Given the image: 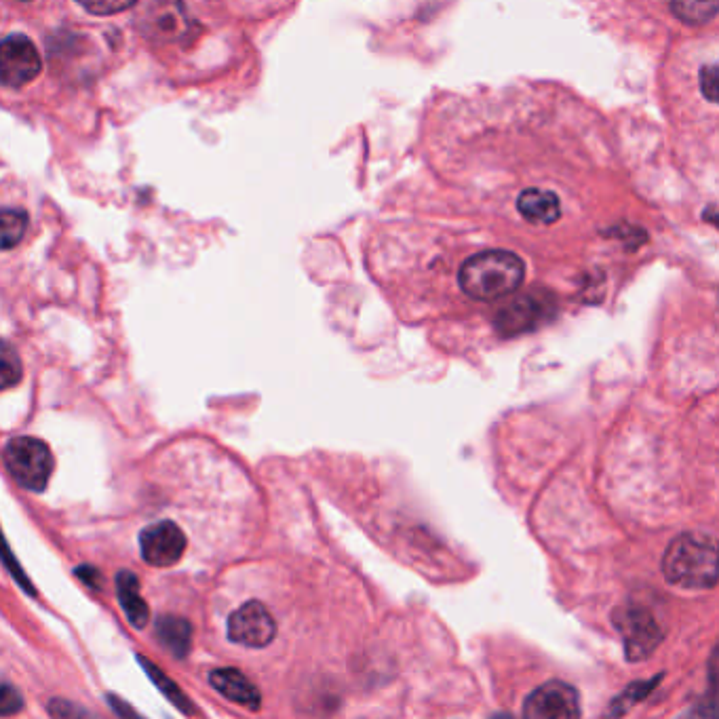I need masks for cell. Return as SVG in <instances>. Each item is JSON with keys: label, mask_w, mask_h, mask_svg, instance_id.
I'll return each mask as SVG.
<instances>
[{"label": "cell", "mask_w": 719, "mask_h": 719, "mask_svg": "<svg viewBox=\"0 0 719 719\" xmlns=\"http://www.w3.org/2000/svg\"><path fill=\"white\" fill-rule=\"evenodd\" d=\"M616 627L625 633L629 660L648 658L660 644V639H663V633H660L654 618L641 608L620 612V618H616Z\"/></svg>", "instance_id": "cell-9"}, {"label": "cell", "mask_w": 719, "mask_h": 719, "mask_svg": "<svg viewBox=\"0 0 719 719\" xmlns=\"http://www.w3.org/2000/svg\"><path fill=\"white\" fill-rule=\"evenodd\" d=\"M135 9V28L148 41L159 45L186 43L192 36V19L184 0H138Z\"/></svg>", "instance_id": "cell-3"}, {"label": "cell", "mask_w": 719, "mask_h": 719, "mask_svg": "<svg viewBox=\"0 0 719 719\" xmlns=\"http://www.w3.org/2000/svg\"><path fill=\"white\" fill-rule=\"evenodd\" d=\"M211 686L216 688L228 701L247 707L251 711H258L262 696L258 688L249 682V679L237 669H216L209 675Z\"/></svg>", "instance_id": "cell-12"}, {"label": "cell", "mask_w": 719, "mask_h": 719, "mask_svg": "<svg viewBox=\"0 0 719 719\" xmlns=\"http://www.w3.org/2000/svg\"><path fill=\"white\" fill-rule=\"evenodd\" d=\"M275 635V618L260 601H247L228 620V637L245 648H266Z\"/></svg>", "instance_id": "cell-7"}, {"label": "cell", "mask_w": 719, "mask_h": 719, "mask_svg": "<svg viewBox=\"0 0 719 719\" xmlns=\"http://www.w3.org/2000/svg\"><path fill=\"white\" fill-rule=\"evenodd\" d=\"M665 578L677 587L711 589L717 582V544L707 534L677 536L663 557Z\"/></svg>", "instance_id": "cell-2"}, {"label": "cell", "mask_w": 719, "mask_h": 719, "mask_svg": "<svg viewBox=\"0 0 719 719\" xmlns=\"http://www.w3.org/2000/svg\"><path fill=\"white\" fill-rule=\"evenodd\" d=\"M76 3L93 15H114L131 9L138 0H76Z\"/></svg>", "instance_id": "cell-19"}, {"label": "cell", "mask_w": 719, "mask_h": 719, "mask_svg": "<svg viewBox=\"0 0 719 719\" xmlns=\"http://www.w3.org/2000/svg\"><path fill=\"white\" fill-rule=\"evenodd\" d=\"M523 715L534 717V719H574L580 717V701L578 692L563 682H549L534 690L526 707H523Z\"/></svg>", "instance_id": "cell-8"}, {"label": "cell", "mask_w": 719, "mask_h": 719, "mask_svg": "<svg viewBox=\"0 0 719 719\" xmlns=\"http://www.w3.org/2000/svg\"><path fill=\"white\" fill-rule=\"evenodd\" d=\"M11 477L26 490L41 492L53 473L49 445L36 437H15L3 452Z\"/></svg>", "instance_id": "cell-4"}, {"label": "cell", "mask_w": 719, "mask_h": 719, "mask_svg": "<svg viewBox=\"0 0 719 719\" xmlns=\"http://www.w3.org/2000/svg\"><path fill=\"white\" fill-rule=\"evenodd\" d=\"M24 707V698L11 684H0V715H15Z\"/></svg>", "instance_id": "cell-20"}, {"label": "cell", "mask_w": 719, "mask_h": 719, "mask_svg": "<svg viewBox=\"0 0 719 719\" xmlns=\"http://www.w3.org/2000/svg\"><path fill=\"white\" fill-rule=\"evenodd\" d=\"M719 0H669L673 15L688 26H703L717 15Z\"/></svg>", "instance_id": "cell-15"}, {"label": "cell", "mask_w": 719, "mask_h": 719, "mask_svg": "<svg viewBox=\"0 0 719 719\" xmlns=\"http://www.w3.org/2000/svg\"><path fill=\"white\" fill-rule=\"evenodd\" d=\"M161 644L178 658H184L192 646V627L180 616H163L157 623Z\"/></svg>", "instance_id": "cell-14"}, {"label": "cell", "mask_w": 719, "mask_h": 719, "mask_svg": "<svg viewBox=\"0 0 719 719\" xmlns=\"http://www.w3.org/2000/svg\"><path fill=\"white\" fill-rule=\"evenodd\" d=\"M116 591H119V604L127 614V620L135 629H144L150 620V610L140 593V580L131 572H121L116 576Z\"/></svg>", "instance_id": "cell-13"}, {"label": "cell", "mask_w": 719, "mask_h": 719, "mask_svg": "<svg viewBox=\"0 0 719 719\" xmlns=\"http://www.w3.org/2000/svg\"><path fill=\"white\" fill-rule=\"evenodd\" d=\"M549 315V302H542L534 296H523L521 300H515L502 310L496 325L504 334H521L526 332V329L538 327Z\"/></svg>", "instance_id": "cell-10"}, {"label": "cell", "mask_w": 719, "mask_h": 719, "mask_svg": "<svg viewBox=\"0 0 719 719\" xmlns=\"http://www.w3.org/2000/svg\"><path fill=\"white\" fill-rule=\"evenodd\" d=\"M41 55L24 34H11L0 43V85L19 89L41 74Z\"/></svg>", "instance_id": "cell-5"}, {"label": "cell", "mask_w": 719, "mask_h": 719, "mask_svg": "<svg viewBox=\"0 0 719 719\" xmlns=\"http://www.w3.org/2000/svg\"><path fill=\"white\" fill-rule=\"evenodd\" d=\"M28 230V213L22 209H0V249H13Z\"/></svg>", "instance_id": "cell-16"}, {"label": "cell", "mask_w": 719, "mask_h": 719, "mask_svg": "<svg viewBox=\"0 0 719 719\" xmlns=\"http://www.w3.org/2000/svg\"><path fill=\"white\" fill-rule=\"evenodd\" d=\"M140 549L144 561L150 566L171 568L186 553V534L173 521L152 523L140 534Z\"/></svg>", "instance_id": "cell-6"}, {"label": "cell", "mask_w": 719, "mask_h": 719, "mask_svg": "<svg viewBox=\"0 0 719 719\" xmlns=\"http://www.w3.org/2000/svg\"><path fill=\"white\" fill-rule=\"evenodd\" d=\"M517 211L523 220L547 226L561 218V201L551 190L526 188L517 197Z\"/></svg>", "instance_id": "cell-11"}, {"label": "cell", "mask_w": 719, "mask_h": 719, "mask_svg": "<svg viewBox=\"0 0 719 719\" xmlns=\"http://www.w3.org/2000/svg\"><path fill=\"white\" fill-rule=\"evenodd\" d=\"M19 380H22V361L9 342L0 340V391H7Z\"/></svg>", "instance_id": "cell-18"}, {"label": "cell", "mask_w": 719, "mask_h": 719, "mask_svg": "<svg viewBox=\"0 0 719 719\" xmlns=\"http://www.w3.org/2000/svg\"><path fill=\"white\" fill-rule=\"evenodd\" d=\"M138 660L142 663V667L146 669V673L150 675L152 682L159 686V690L169 698V701H171L173 705H176V707H178L180 711H184V713H194V707L190 705L188 698L182 694V690L176 686V682H171V679H169L165 673H161L159 667H154L152 663H148V660H146L144 656H140Z\"/></svg>", "instance_id": "cell-17"}, {"label": "cell", "mask_w": 719, "mask_h": 719, "mask_svg": "<svg viewBox=\"0 0 719 719\" xmlns=\"http://www.w3.org/2000/svg\"><path fill=\"white\" fill-rule=\"evenodd\" d=\"M526 277V266L513 251L490 249L471 256L460 268V287L473 300L494 302L513 294Z\"/></svg>", "instance_id": "cell-1"}]
</instances>
